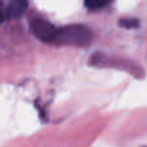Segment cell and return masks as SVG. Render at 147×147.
<instances>
[{
  "instance_id": "3957f363",
  "label": "cell",
  "mask_w": 147,
  "mask_h": 147,
  "mask_svg": "<svg viewBox=\"0 0 147 147\" xmlns=\"http://www.w3.org/2000/svg\"><path fill=\"white\" fill-rule=\"evenodd\" d=\"M26 8H27V3L23 0H13L5 7V12H7V17L9 18H18L25 13Z\"/></svg>"
},
{
  "instance_id": "7a4b0ae2",
  "label": "cell",
  "mask_w": 147,
  "mask_h": 147,
  "mask_svg": "<svg viewBox=\"0 0 147 147\" xmlns=\"http://www.w3.org/2000/svg\"><path fill=\"white\" fill-rule=\"evenodd\" d=\"M30 28L31 32L44 43H52L57 30V27L53 23H51L47 20H43V18H34L30 22Z\"/></svg>"
},
{
  "instance_id": "277c9868",
  "label": "cell",
  "mask_w": 147,
  "mask_h": 147,
  "mask_svg": "<svg viewBox=\"0 0 147 147\" xmlns=\"http://www.w3.org/2000/svg\"><path fill=\"white\" fill-rule=\"evenodd\" d=\"M109 4H110V1H106V0H86V1L84 3V5L90 10L101 9V8L106 7V5H109Z\"/></svg>"
},
{
  "instance_id": "6da1fadb",
  "label": "cell",
  "mask_w": 147,
  "mask_h": 147,
  "mask_svg": "<svg viewBox=\"0 0 147 147\" xmlns=\"http://www.w3.org/2000/svg\"><path fill=\"white\" fill-rule=\"evenodd\" d=\"M93 34L84 25H69L57 27L52 44L71 47H88L92 43Z\"/></svg>"
},
{
  "instance_id": "5b68a950",
  "label": "cell",
  "mask_w": 147,
  "mask_h": 147,
  "mask_svg": "<svg viewBox=\"0 0 147 147\" xmlns=\"http://www.w3.org/2000/svg\"><path fill=\"white\" fill-rule=\"evenodd\" d=\"M119 25L124 28H136L140 26V20H137V18H121L119 21Z\"/></svg>"
},
{
  "instance_id": "8992f818",
  "label": "cell",
  "mask_w": 147,
  "mask_h": 147,
  "mask_svg": "<svg viewBox=\"0 0 147 147\" xmlns=\"http://www.w3.org/2000/svg\"><path fill=\"white\" fill-rule=\"evenodd\" d=\"M5 18H7V12H5V5L3 4L1 1H0V25H1V23L5 21Z\"/></svg>"
}]
</instances>
